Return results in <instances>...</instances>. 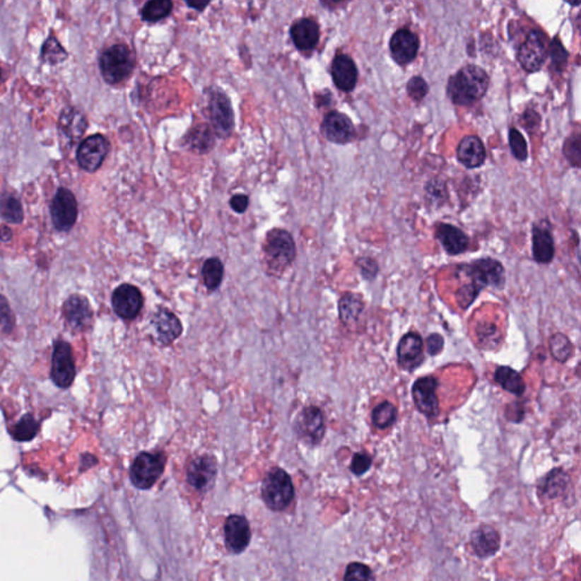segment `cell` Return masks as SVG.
Listing matches in <instances>:
<instances>
[{
	"label": "cell",
	"instance_id": "cell-51",
	"mask_svg": "<svg viewBox=\"0 0 581 581\" xmlns=\"http://www.w3.org/2000/svg\"><path fill=\"white\" fill-rule=\"evenodd\" d=\"M230 207L236 213H245L249 206V198L245 194H235L230 201Z\"/></svg>",
	"mask_w": 581,
	"mask_h": 581
},
{
	"label": "cell",
	"instance_id": "cell-28",
	"mask_svg": "<svg viewBox=\"0 0 581 581\" xmlns=\"http://www.w3.org/2000/svg\"><path fill=\"white\" fill-rule=\"evenodd\" d=\"M64 314L73 327L82 328L91 318V309L84 298L73 295L64 305Z\"/></svg>",
	"mask_w": 581,
	"mask_h": 581
},
{
	"label": "cell",
	"instance_id": "cell-10",
	"mask_svg": "<svg viewBox=\"0 0 581 581\" xmlns=\"http://www.w3.org/2000/svg\"><path fill=\"white\" fill-rule=\"evenodd\" d=\"M110 151V143L100 134L90 136L80 144L78 161L81 168L88 172H95L100 168Z\"/></svg>",
	"mask_w": 581,
	"mask_h": 581
},
{
	"label": "cell",
	"instance_id": "cell-34",
	"mask_svg": "<svg viewBox=\"0 0 581 581\" xmlns=\"http://www.w3.org/2000/svg\"><path fill=\"white\" fill-rule=\"evenodd\" d=\"M550 350L553 358L558 363H565L573 353V343L562 333H556L550 339Z\"/></svg>",
	"mask_w": 581,
	"mask_h": 581
},
{
	"label": "cell",
	"instance_id": "cell-21",
	"mask_svg": "<svg viewBox=\"0 0 581 581\" xmlns=\"http://www.w3.org/2000/svg\"><path fill=\"white\" fill-rule=\"evenodd\" d=\"M319 25L312 18H301L290 28V37L298 49H314L319 41Z\"/></svg>",
	"mask_w": 581,
	"mask_h": 581
},
{
	"label": "cell",
	"instance_id": "cell-37",
	"mask_svg": "<svg viewBox=\"0 0 581 581\" xmlns=\"http://www.w3.org/2000/svg\"><path fill=\"white\" fill-rule=\"evenodd\" d=\"M37 430H39V425L37 421L30 414H26L20 418V421L13 428L12 435L15 440L25 442V440L35 438Z\"/></svg>",
	"mask_w": 581,
	"mask_h": 581
},
{
	"label": "cell",
	"instance_id": "cell-14",
	"mask_svg": "<svg viewBox=\"0 0 581 581\" xmlns=\"http://www.w3.org/2000/svg\"><path fill=\"white\" fill-rule=\"evenodd\" d=\"M112 308L117 316L124 319H132L141 310L143 298L138 288L131 284H123L112 294Z\"/></svg>",
	"mask_w": 581,
	"mask_h": 581
},
{
	"label": "cell",
	"instance_id": "cell-7",
	"mask_svg": "<svg viewBox=\"0 0 581 581\" xmlns=\"http://www.w3.org/2000/svg\"><path fill=\"white\" fill-rule=\"evenodd\" d=\"M519 63L528 73H536L544 65L547 58L546 37L538 30H532L524 44L519 48Z\"/></svg>",
	"mask_w": 581,
	"mask_h": 581
},
{
	"label": "cell",
	"instance_id": "cell-13",
	"mask_svg": "<svg viewBox=\"0 0 581 581\" xmlns=\"http://www.w3.org/2000/svg\"><path fill=\"white\" fill-rule=\"evenodd\" d=\"M295 429L300 438L310 444L319 443L325 434V421L319 409L307 406L300 412L295 421Z\"/></svg>",
	"mask_w": 581,
	"mask_h": 581
},
{
	"label": "cell",
	"instance_id": "cell-44",
	"mask_svg": "<svg viewBox=\"0 0 581 581\" xmlns=\"http://www.w3.org/2000/svg\"><path fill=\"white\" fill-rule=\"evenodd\" d=\"M564 153L567 157L570 164L579 168L580 166V136L579 134L571 136L568 139L567 142L564 144Z\"/></svg>",
	"mask_w": 581,
	"mask_h": 581
},
{
	"label": "cell",
	"instance_id": "cell-27",
	"mask_svg": "<svg viewBox=\"0 0 581 581\" xmlns=\"http://www.w3.org/2000/svg\"><path fill=\"white\" fill-rule=\"evenodd\" d=\"M472 548L481 558L494 556L500 548V536L489 526H481L471 535Z\"/></svg>",
	"mask_w": 581,
	"mask_h": 581
},
{
	"label": "cell",
	"instance_id": "cell-36",
	"mask_svg": "<svg viewBox=\"0 0 581 581\" xmlns=\"http://www.w3.org/2000/svg\"><path fill=\"white\" fill-rule=\"evenodd\" d=\"M0 213L7 222L18 224L23 221V209L18 199L9 196L0 202Z\"/></svg>",
	"mask_w": 581,
	"mask_h": 581
},
{
	"label": "cell",
	"instance_id": "cell-48",
	"mask_svg": "<svg viewBox=\"0 0 581 581\" xmlns=\"http://www.w3.org/2000/svg\"><path fill=\"white\" fill-rule=\"evenodd\" d=\"M358 265H359L360 271L363 274V276L365 277V279H372L375 278V276L377 275L378 273V265L377 262H375L374 259H371V258H360L359 262H358Z\"/></svg>",
	"mask_w": 581,
	"mask_h": 581
},
{
	"label": "cell",
	"instance_id": "cell-46",
	"mask_svg": "<svg viewBox=\"0 0 581 581\" xmlns=\"http://www.w3.org/2000/svg\"><path fill=\"white\" fill-rule=\"evenodd\" d=\"M479 292H481V290H478L477 288H475V286L470 284V283L469 284L464 285V286L457 292V301H458V305H460V308H469L470 305H471V303L475 301L476 298L478 297Z\"/></svg>",
	"mask_w": 581,
	"mask_h": 581
},
{
	"label": "cell",
	"instance_id": "cell-25",
	"mask_svg": "<svg viewBox=\"0 0 581 581\" xmlns=\"http://www.w3.org/2000/svg\"><path fill=\"white\" fill-rule=\"evenodd\" d=\"M216 475L215 459L204 455L191 462L187 468V481L194 488L202 489L213 481Z\"/></svg>",
	"mask_w": 581,
	"mask_h": 581
},
{
	"label": "cell",
	"instance_id": "cell-49",
	"mask_svg": "<svg viewBox=\"0 0 581 581\" xmlns=\"http://www.w3.org/2000/svg\"><path fill=\"white\" fill-rule=\"evenodd\" d=\"M0 324L4 326L6 331L12 329L13 319L11 309H9L6 298L3 297V295H0Z\"/></svg>",
	"mask_w": 581,
	"mask_h": 581
},
{
	"label": "cell",
	"instance_id": "cell-5",
	"mask_svg": "<svg viewBox=\"0 0 581 581\" xmlns=\"http://www.w3.org/2000/svg\"><path fill=\"white\" fill-rule=\"evenodd\" d=\"M464 271L466 276L471 279L470 284L478 290H483L486 286L502 288L505 284V271L503 265L493 258H483L464 265Z\"/></svg>",
	"mask_w": 581,
	"mask_h": 581
},
{
	"label": "cell",
	"instance_id": "cell-31",
	"mask_svg": "<svg viewBox=\"0 0 581 581\" xmlns=\"http://www.w3.org/2000/svg\"><path fill=\"white\" fill-rule=\"evenodd\" d=\"M224 267L218 258H209L202 267V278L208 290H216L223 281Z\"/></svg>",
	"mask_w": 581,
	"mask_h": 581
},
{
	"label": "cell",
	"instance_id": "cell-33",
	"mask_svg": "<svg viewBox=\"0 0 581 581\" xmlns=\"http://www.w3.org/2000/svg\"><path fill=\"white\" fill-rule=\"evenodd\" d=\"M173 3L170 0H155L149 1L142 8V18L147 22H158L163 18H168L172 12Z\"/></svg>",
	"mask_w": 581,
	"mask_h": 581
},
{
	"label": "cell",
	"instance_id": "cell-4",
	"mask_svg": "<svg viewBox=\"0 0 581 581\" xmlns=\"http://www.w3.org/2000/svg\"><path fill=\"white\" fill-rule=\"evenodd\" d=\"M264 252L269 268L282 271L295 258V245L288 232L275 228L266 236Z\"/></svg>",
	"mask_w": 581,
	"mask_h": 581
},
{
	"label": "cell",
	"instance_id": "cell-23",
	"mask_svg": "<svg viewBox=\"0 0 581 581\" xmlns=\"http://www.w3.org/2000/svg\"><path fill=\"white\" fill-rule=\"evenodd\" d=\"M153 326L158 340L163 344H170L182 334L179 318L168 309H159L153 317Z\"/></svg>",
	"mask_w": 581,
	"mask_h": 581
},
{
	"label": "cell",
	"instance_id": "cell-9",
	"mask_svg": "<svg viewBox=\"0 0 581 581\" xmlns=\"http://www.w3.org/2000/svg\"><path fill=\"white\" fill-rule=\"evenodd\" d=\"M78 217V204L72 192L59 189L52 204V218L58 230L67 232L74 226Z\"/></svg>",
	"mask_w": 581,
	"mask_h": 581
},
{
	"label": "cell",
	"instance_id": "cell-35",
	"mask_svg": "<svg viewBox=\"0 0 581 581\" xmlns=\"http://www.w3.org/2000/svg\"><path fill=\"white\" fill-rule=\"evenodd\" d=\"M189 143L193 149L200 153H206L213 147V138L211 129L207 125H199L189 134Z\"/></svg>",
	"mask_w": 581,
	"mask_h": 581
},
{
	"label": "cell",
	"instance_id": "cell-11",
	"mask_svg": "<svg viewBox=\"0 0 581 581\" xmlns=\"http://www.w3.org/2000/svg\"><path fill=\"white\" fill-rule=\"evenodd\" d=\"M74 376L75 365L72 348L66 342L56 343L55 350L52 354V380L61 389H67L73 383Z\"/></svg>",
	"mask_w": 581,
	"mask_h": 581
},
{
	"label": "cell",
	"instance_id": "cell-19",
	"mask_svg": "<svg viewBox=\"0 0 581 581\" xmlns=\"http://www.w3.org/2000/svg\"><path fill=\"white\" fill-rule=\"evenodd\" d=\"M225 539L228 550L240 553L250 541V528L247 519L241 515H230L225 524Z\"/></svg>",
	"mask_w": 581,
	"mask_h": 581
},
{
	"label": "cell",
	"instance_id": "cell-15",
	"mask_svg": "<svg viewBox=\"0 0 581 581\" xmlns=\"http://www.w3.org/2000/svg\"><path fill=\"white\" fill-rule=\"evenodd\" d=\"M423 360V337L414 331H410L401 339L397 346L399 365L404 370L413 371L421 367Z\"/></svg>",
	"mask_w": 581,
	"mask_h": 581
},
{
	"label": "cell",
	"instance_id": "cell-8",
	"mask_svg": "<svg viewBox=\"0 0 581 581\" xmlns=\"http://www.w3.org/2000/svg\"><path fill=\"white\" fill-rule=\"evenodd\" d=\"M436 389L438 380L432 376L419 378L412 386V399L416 408L427 418H434L440 413Z\"/></svg>",
	"mask_w": 581,
	"mask_h": 581
},
{
	"label": "cell",
	"instance_id": "cell-52",
	"mask_svg": "<svg viewBox=\"0 0 581 581\" xmlns=\"http://www.w3.org/2000/svg\"><path fill=\"white\" fill-rule=\"evenodd\" d=\"M12 230L11 228H7V226H3V228H0V240L3 242H8L9 240L12 239Z\"/></svg>",
	"mask_w": 581,
	"mask_h": 581
},
{
	"label": "cell",
	"instance_id": "cell-6",
	"mask_svg": "<svg viewBox=\"0 0 581 581\" xmlns=\"http://www.w3.org/2000/svg\"><path fill=\"white\" fill-rule=\"evenodd\" d=\"M165 460L160 454L141 453L131 466V481L138 488L148 489L155 485L164 471Z\"/></svg>",
	"mask_w": 581,
	"mask_h": 581
},
{
	"label": "cell",
	"instance_id": "cell-22",
	"mask_svg": "<svg viewBox=\"0 0 581 581\" xmlns=\"http://www.w3.org/2000/svg\"><path fill=\"white\" fill-rule=\"evenodd\" d=\"M459 161L464 168H481L486 159V149L481 139L476 136H466L461 140L457 150Z\"/></svg>",
	"mask_w": 581,
	"mask_h": 581
},
{
	"label": "cell",
	"instance_id": "cell-42",
	"mask_svg": "<svg viewBox=\"0 0 581 581\" xmlns=\"http://www.w3.org/2000/svg\"><path fill=\"white\" fill-rule=\"evenodd\" d=\"M550 54L553 67H554L556 72H562L565 65H567L568 52L558 37L553 39L552 42H551Z\"/></svg>",
	"mask_w": 581,
	"mask_h": 581
},
{
	"label": "cell",
	"instance_id": "cell-3",
	"mask_svg": "<svg viewBox=\"0 0 581 581\" xmlns=\"http://www.w3.org/2000/svg\"><path fill=\"white\" fill-rule=\"evenodd\" d=\"M293 496V483L284 470L274 468L268 472L262 483V498L269 509L282 511L290 505Z\"/></svg>",
	"mask_w": 581,
	"mask_h": 581
},
{
	"label": "cell",
	"instance_id": "cell-38",
	"mask_svg": "<svg viewBox=\"0 0 581 581\" xmlns=\"http://www.w3.org/2000/svg\"><path fill=\"white\" fill-rule=\"evenodd\" d=\"M41 57L47 64L56 65V64H61L64 61H66L67 52L61 46V44L56 40L55 37H49L42 47Z\"/></svg>",
	"mask_w": 581,
	"mask_h": 581
},
{
	"label": "cell",
	"instance_id": "cell-53",
	"mask_svg": "<svg viewBox=\"0 0 581 581\" xmlns=\"http://www.w3.org/2000/svg\"><path fill=\"white\" fill-rule=\"evenodd\" d=\"M187 5L192 7V8L198 9V11H202V9H204V7L208 6V3H187Z\"/></svg>",
	"mask_w": 581,
	"mask_h": 581
},
{
	"label": "cell",
	"instance_id": "cell-29",
	"mask_svg": "<svg viewBox=\"0 0 581 581\" xmlns=\"http://www.w3.org/2000/svg\"><path fill=\"white\" fill-rule=\"evenodd\" d=\"M494 380L502 389L515 395H522L526 391L524 378L518 371L507 365H501L495 370Z\"/></svg>",
	"mask_w": 581,
	"mask_h": 581
},
{
	"label": "cell",
	"instance_id": "cell-16",
	"mask_svg": "<svg viewBox=\"0 0 581 581\" xmlns=\"http://www.w3.org/2000/svg\"><path fill=\"white\" fill-rule=\"evenodd\" d=\"M389 50L392 57L399 65H406L417 57L419 37L410 30H397L389 41Z\"/></svg>",
	"mask_w": 581,
	"mask_h": 581
},
{
	"label": "cell",
	"instance_id": "cell-39",
	"mask_svg": "<svg viewBox=\"0 0 581 581\" xmlns=\"http://www.w3.org/2000/svg\"><path fill=\"white\" fill-rule=\"evenodd\" d=\"M478 340L486 348H494L498 346V329L492 322H479L477 326Z\"/></svg>",
	"mask_w": 581,
	"mask_h": 581
},
{
	"label": "cell",
	"instance_id": "cell-41",
	"mask_svg": "<svg viewBox=\"0 0 581 581\" xmlns=\"http://www.w3.org/2000/svg\"><path fill=\"white\" fill-rule=\"evenodd\" d=\"M344 581H375V577L367 565L356 562L346 568Z\"/></svg>",
	"mask_w": 581,
	"mask_h": 581
},
{
	"label": "cell",
	"instance_id": "cell-1",
	"mask_svg": "<svg viewBox=\"0 0 581 581\" xmlns=\"http://www.w3.org/2000/svg\"><path fill=\"white\" fill-rule=\"evenodd\" d=\"M488 87L489 78L485 69L466 65L450 78L447 95L454 105L470 106L486 95Z\"/></svg>",
	"mask_w": 581,
	"mask_h": 581
},
{
	"label": "cell",
	"instance_id": "cell-26",
	"mask_svg": "<svg viewBox=\"0 0 581 581\" xmlns=\"http://www.w3.org/2000/svg\"><path fill=\"white\" fill-rule=\"evenodd\" d=\"M554 240L548 228L535 225L532 228V257L538 264H550L554 258Z\"/></svg>",
	"mask_w": 581,
	"mask_h": 581
},
{
	"label": "cell",
	"instance_id": "cell-20",
	"mask_svg": "<svg viewBox=\"0 0 581 581\" xmlns=\"http://www.w3.org/2000/svg\"><path fill=\"white\" fill-rule=\"evenodd\" d=\"M435 235L450 256L464 254L469 247V237L464 230L451 224H438Z\"/></svg>",
	"mask_w": 581,
	"mask_h": 581
},
{
	"label": "cell",
	"instance_id": "cell-54",
	"mask_svg": "<svg viewBox=\"0 0 581 581\" xmlns=\"http://www.w3.org/2000/svg\"><path fill=\"white\" fill-rule=\"evenodd\" d=\"M1 80H3V71L0 69V83H1Z\"/></svg>",
	"mask_w": 581,
	"mask_h": 581
},
{
	"label": "cell",
	"instance_id": "cell-40",
	"mask_svg": "<svg viewBox=\"0 0 581 581\" xmlns=\"http://www.w3.org/2000/svg\"><path fill=\"white\" fill-rule=\"evenodd\" d=\"M509 143L515 158L520 161L527 160V158H528V147H527L524 136L518 130H515V129L510 130Z\"/></svg>",
	"mask_w": 581,
	"mask_h": 581
},
{
	"label": "cell",
	"instance_id": "cell-45",
	"mask_svg": "<svg viewBox=\"0 0 581 581\" xmlns=\"http://www.w3.org/2000/svg\"><path fill=\"white\" fill-rule=\"evenodd\" d=\"M425 190H426L427 198H428L429 201L434 202L436 204L438 202L442 204L445 200L446 194H447L445 183L440 181V180L429 181Z\"/></svg>",
	"mask_w": 581,
	"mask_h": 581
},
{
	"label": "cell",
	"instance_id": "cell-50",
	"mask_svg": "<svg viewBox=\"0 0 581 581\" xmlns=\"http://www.w3.org/2000/svg\"><path fill=\"white\" fill-rule=\"evenodd\" d=\"M426 348L429 356H438V353L443 351V336L440 334H436V333L429 335V336L427 337Z\"/></svg>",
	"mask_w": 581,
	"mask_h": 581
},
{
	"label": "cell",
	"instance_id": "cell-24",
	"mask_svg": "<svg viewBox=\"0 0 581 581\" xmlns=\"http://www.w3.org/2000/svg\"><path fill=\"white\" fill-rule=\"evenodd\" d=\"M87 118L76 108L64 110L59 119V132L69 144L78 142L87 130Z\"/></svg>",
	"mask_w": 581,
	"mask_h": 581
},
{
	"label": "cell",
	"instance_id": "cell-2",
	"mask_svg": "<svg viewBox=\"0 0 581 581\" xmlns=\"http://www.w3.org/2000/svg\"><path fill=\"white\" fill-rule=\"evenodd\" d=\"M136 58L130 48L125 45H115L101 56V74L107 83H119L130 76Z\"/></svg>",
	"mask_w": 581,
	"mask_h": 581
},
{
	"label": "cell",
	"instance_id": "cell-17",
	"mask_svg": "<svg viewBox=\"0 0 581 581\" xmlns=\"http://www.w3.org/2000/svg\"><path fill=\"white\" fill-rule=\"evenodd\" d=\"M322 131L328 141L333 143H348L354 136V125L351 119L339 112H331L326 115L322 124Z\"/></svg>",
	"mask_w": 581,
	"mask_h": 581
},
{
	"label": "cell",
	"instance_id": "cell-18",
	"mask_svg": "<svg viewBox=\"0 0 581 581\" xmlns=\"http://www.w3.org/2000/svg\"><path fill=\"white\" fill-rule=\"evenodd\" d=\"M331 76L339 89L350 93L357 86V65L350 56L337 55L331 64Z\"/></svg>",
	"mask_w": 581,
	"mask_h": 581
},
{
	"label": "cell",
	"instance_id": "cell-32",
	"mask_svg": "<svg viewBox=\"0 0 581 581\" xmlns=\"http://www.w3.org/2000/svg\"><path fill=\"white\" fill-rule=\"evenodd\" d=\"M397 418V408L387 401L380 403L371 412V421L378 429L389 428L395 423Z\"/></svg>",
	"mask_w": 581,
	"mask_h": 581
},
{
	"label": "cell",
	"instance_id": "cell-47",
	"mask_svg": "<svg viewBox=\"0 0 581 581\" xmlns=\"http://www.w3.org/2000/svg\"><path fill=\"white\" fill-rule=\"evenodd\" d=\"M371 464H372V460H371L370 455L365 452H359L354 454L350 468L354 475L361 476L370 469Z\"/></svg>",
	"mask_w": 581,
	"mask_h": 581
},
{
	"label": "cell",
	"instance_id": "cell-43",
	"mask_svg": "<svg viewBox=\"0 0 581 581\" xmlns=\"http://www.w3.org/2000/svg\"><path fill=\"white\" fill-rule=\"evenodd\" d=\"M428 90V84L421 76H413L406 84L409 97L416 102H421L426 97Z\"/></svg>",
	"mask_w": 581,
	"mask_h": 581
},
{
	"label": "cell",
	"instance_id": "cell-30",
	"mask_svg": "<svg viewBox=\"0 0 581 581\" xmlns=\"http://www.w3.org/2000/svg\"><path fill=\"white\" fill-rule=\"evenodd\" d=\"M340 318L344 325H352L359 319L363 311V300L356 294H346L340 300L339 305Z\"/></svg>",
	"mask_w": 581,
	"mask_h": 581
},
{
	"label": "cell",
	"instance_id": "cell-12",
	"mask_svg": "<svg viewBox=\"0 0 581 581\" xmlns=\"http://www.w3.org/2000/svg\"><path fill=\"white\" fill-rule=\"evenodd\" d=\"M209 112L213 131L221 138L230 136L234 127V114L228 95L222 93H211Z\"/></svg>",
	"mask_w": 581,
	"mask_h": 581
}]
</instances>
